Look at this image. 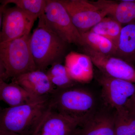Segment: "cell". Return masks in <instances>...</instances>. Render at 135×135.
<instances>
[{"mask_svg": "<svg viewBox=\"0 0 135 135\" xmlns=\"http://www.w3.org/2000/svg\"><path fill=\"white\" fill-rule=\"evenodd\" d=\"M37 26L30 38V48L37 70L46 71L65 58L68 44L47 25L43 15L38 18Z\"/></svg>", "mask_w": 135, "mask_h": 135, "instance_id": "obj_1", "label": "cell"}, {"mask_svg": "<svg viewBox=\"0 0 135 135\" xmlns=\"http://www.w3.org/2000/svg\"><path fill=\"white\" fill-rule=\"evenodd\" d=\"M97 106V98L94 94L82 87L56 89L50 98L51 108L84 123L98 109Z\"/></svg>", "mask_w": 135, "mask_h": 135, "instance_id": "obj_2", "label": "cell"}, {"mask_svg": "<svg viewBox=\"0 0 135 135\" xmlns=\"http://www.w3.org/2000/svg\"><path fill=\"white\" fill-rule=\"evenodd\" d=\"M31 35L0 42V79L5 81L37 70L30 49Z\"/></svg>", "mask_w": 135, "mask_h": 135, "instance_id": "obj_3", "label": "cell"}, {"mask_svg": "<svg viewBox=\"0 0 135 135\" xmlns=\"http://www.w3.org/2000/svg\"><path fill=\"white\" fill-rule=\"evenodd\" d=\"M50 98L3 109L0 114V130L31 135L48 110Z\"/></svg>", "mask_w": 135, "mask_h": 135, "instance_id": "obj_4", "label": "cell"}, {"mask_svg": "<svg viewBox=\"0 0 135 135\" xmlns=\"http://www.w3.org/2000/svg\"><path fill=\"white\" fill-rule=\"evenodd\" d=\"M43 16L48 26L68 44L84 47L80 32L59 0H47Z\"/></svg>", "mask_w": 135, "mask_h": 135, "instance_id": "obj_5", "label": "cell"}, {"mask_svg": "<svg viewBox=\"0 0 135 135\" xmlns=\"http://www.w3.org/2000/svg\"><path fill=\"white\" fill-rule=\"evenodd\" d=\"M73 24L80 32L88 31L108 15L94 2L86 0H59Z\"/></svg>", "mask_w": 135, "mask_h": 135, "instance_id": "obj_6", "label": "cell"}, {"mask_svg": "<svg viewBox=\"0 0 135 135\" xmlns=\"http://www.w3.org/2000/svg\"><path fill=\"white\" fill-rule=\"evenodd\" d=\"M97 80L101 87V97L104 103L113 110L125 106L135 92V84L100 72Z\"/></svg>", "mask_w": 135, "mask_h": 135, "instance_id": "obj_7", "label": "cell"}, {"mask_svg": "<svg viewBox=\"0 0 135 135\" xmlns=\"http://www.w3.org/2000/svg\"><path fill=\"white\" fill-rule=\"evenodd\" d=\"M36 18L15 6H5L1 27L0 42H5L30 34Z\"/></svg>", "mask_w": 135, "mask_h": 135, "instance_id": "obj_8", "label": "cell"}, {"mask_svg": "<svg viewBox=\"0 0 135 135\" xmlns=\"http://www.w3.org/2000/svg\"><path fill=\"white\" fill-rule=\"evenodd\" d=\"M83 123L61 114L49 106L31 135H78Z\"/></svg>", "mask_w": 135, "mask_h": 135, "instance_id": "obj_9", "label": "cell"}, {"mask_svg": "<svg viewBox=\"0 0 135 135\" xmlns=\"http://www.w3.org/2000/svg\"><path fill=\"white\" fill-rule=\"evenodd\" d=\"M84 50L100 72L135 84V68L133 66L114 56L101 55L86 47H84Z\"/></svg>", "mask_w": 135, "mask_h": 135, "instance_id": "obj_10", "label": "cell"}, {"mask_svg": "<svg viewBox=\"0 0 135 135\" xmlns=\"http://www.w3.org/2000/svg\"><path fill=\"white\" fill-rule=\"evenodd\" d=\"M11 80L29 93L42 98L49 97L56 89L46 71L41 70L29 72Z\"/></svg>", "mask_w": 135, "mask_h": 135, "instance_id": "obj_11", "label": "cell"}, {"mask_svg": "<svg viewBox=\"0 0 135 135\" xmlns=\"http://www.w3.org/2000/svg\"><path fill=\"white\" fill-rule=\"evenodd\" d=\"M98 109L81 127L78 135H115L114 111Z\"/></svg>", "mask_w": 135, "mask_h": 135, "instance_id": "obj_12", "label": "cell"}, {"mask_svg": "<svg viewBox=\"0 0 135 135\" xmlns=\"http://www.w3.org/2000/svg\"><path fill=\"white\" fill-rule=\"evenodd\" d=\"M93 65L90 57L86 54L71 51L65 58L68 71L77 83H87L92 81L94 75Z\"/></svg>", "mask_w": 135, "mask_h": 135, "instance_id": "obj_13", "label": "cell"}, {"mask_svg": "<svg viewBox=\"0 0 135 135\" xmlns=\"http://www.w3.org/2000/svg\"><path fill=\"white\" fill-rule=\"evenodd\" d=\"M45 98H42L34 95L17 83H8L0 79L1 100L9 107L31 103Z\"/></svg>", "mask_w": 135, "mask_h": 135, "instance_id": "obj_14", "label": "cell"}, {"mask_svg": "<svg viewBox=\"0 0 135 135\" xmlns=\"http://www.w3.org/2000/svg\"><path fill=\"white\" fill-rule=\"evenodd\" d=\"M101 9L122 25L135 22V1H122L119 2L110 1L95 2Z\"/></svg>", "mask_w": 135, "mask_h": 135, "instance_id": "obj_15", "label": "cell"}, {"mask_svg": "<svg viewBox=\"0 0 135 135\" xmlns=\"http://www.w3.org/2000/svg\"><path fill=\"white\" fill-rule=\"evenodd\" d=\"M114 56L135 65V22L122 27Z\"/></svg>", "mask_w": 135, "mask_h": 135, "instance_id": "obj_16", "label": "cell"}, {"mask_svg": "<svg viewBox=\"0 0 135 135\" xmlns=\"http://www.w3.org/2000/svg\"><path fill=\"white\" fill-rule=\"evenodd\" d=\"M80 33L84 42L83 47L104 55L114 56L116 45L112 41L90 31Z\"/></svg>", "mask_w": 135, "mask_h": 135, "instance_id": "obj_17", "label": "cell"}, {"mask_svg": "<svg viewBox=\"0 0 135 135\" xmlns=\"http://www.w3.org/2000/svg\"><path fill=\"white\" fill-rule=\"evenodd\" d=\"M115 135H135V114L126 106L114 111Z\"/></svg>", "mask_w": 135, "mask_h": 135, "instance_id": "obj_18", "label": "cell"}, {"mask_svg": "<svg viewBox=\"0 0 135 135\" xmlns=\"http://www.w3.org/2000/svg\"><path fill=\"white\" fill-rule=\"evenodd\" d=\"M51 82L56 89H63L74 86L77 82L71 77L65 65L56 63L46 71Z\"/></svg>", "mask_w": 135, "mask_h": 135, "instance_id": "obj_19", "label": "cell"}, {"mask_svg": "<svg viewBox=\"0 0 135 135\" xmlns=\"http://www.w3.org/2000/svg\"><path fill=\"white\" fill-rule=\"evenodd\" d=\"M122 25L113 18L106 17L90 31L109 39L116 45L122 28Z\"/></svg>", "mask_w": 135, "mask_h": 135, "instance_id": "obj_20", "label": "cell"}, {"mask_svg": "<svg viewBox=\"0 0 135 135\" xmlns=\"http://www.w3.org/2000/svg\"><path fill=\"white\" fill-rule=\"evenodd\" d=\"M2 5L13 3L15 6L37 19L44 14L47 0H5Z\"/></svg>", "mask_w": 135, "mask_h": 135, "instance_id": "obj_21", "label": "cell"}, {"mask_svg": "<svg viewBox=\"0 0 135 135\" xmlns=\"http://www.w3.org/2000/svg\"><path fill=\"white\" fill-rule=\"evenodd\" d=\"M125 106L135 114V92L128 100Z\"/></svg>", "mask_w": 135, "mask_h": 135, "instance_id": "obj_22", "label": "cell"}, {"mask_svg": "<svg viewBox=\"0 0 135 135\" xmlns=\"http://www.w3.org/2000/svg\"><path fill=\"white\" fill-rule=\"evenodd\" d=\"M0 135H21L17 133L7 131L0 130Z\"/></svg>", "mask_w": 135, "mask_h": 135, "instance_id": "obj_23", "label": "cell"}]
</instances>
